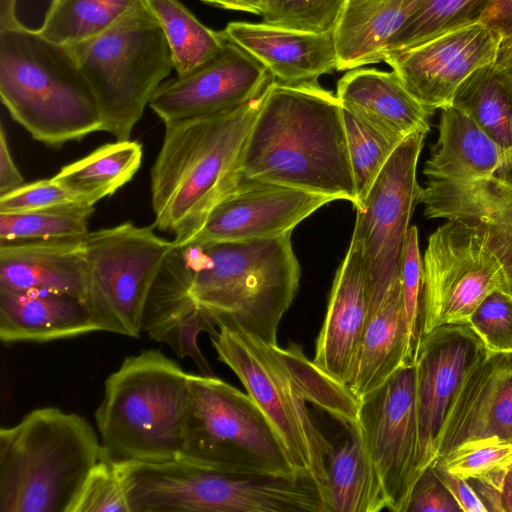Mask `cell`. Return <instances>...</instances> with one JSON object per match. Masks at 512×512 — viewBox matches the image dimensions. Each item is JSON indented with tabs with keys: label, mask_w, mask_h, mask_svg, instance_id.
<instances>
[{
	"label": "cell",
	"mask_w": 512,
	"mask_h": 512,
	"mask_svg": "<svg viewBox=\"0 0 512 512\" xmlns=\"http://www.w3.org/2000/svg\"><path fill=\"white\" fill-rule=\"evenodd\" d=\"M422 279L423 259L420 255L418 229L416 226H411L406 234L400 263V282L408 323V353L411 363H415L423 337Z\"/></svg>",
	"instance_id": "obj_40"
},
{
	"label": "cell",
	"mask_w": 512,
	"mask_h": 512,
	"mask_svg": "<svg viewBox=\"0 0 512 512\" xmlns=\"http://www.w3.org/2000/svg\"><path fill=\"white\" fill-rule=\"evenodd\" d=\"M95 331L99 329L81 298L44 290L0 287L3 343H44Z\"/></svg>",
	"instance_id": "obj_25"
},
{
	"label": "cell",
	"mask_w": 512,
	"mask_h": 512,
	"mask_svg": "<svg viewBox=\"0 0 512 512\" xmlns=\"http://www.w3.org/2000/svg\"><path fill=\"white\" fill-rule=\"evenodd\" d=\"M291 235L179 246L184 294L219 319L277 344L301 277Z\"/></svg>",
	"instance_id": "obj_4"
},
{
	"label": "cell",
	"mask_w": 512,
	"mask_h": 512,
	"mask_svg": "<svg viewBox=\"0 0 512 512\" xmlns=\"http://www.w3.org/2000/svg\"><path fill=\"white\" fill-rule=\"evenodd\" d=\"M246 178L357 204L343 108L317 80L269 86L239 163Z\"/></svg>",
	"instance_id": "obj_2"
},
{
	"label": "cell",
	"mask_w": 512,
	"mask_h": 512,
	"mask_svg": "<svg viewBox=\"0 0 512 512\" xmlns=\"http://www.w3.org/2000/svg\"><path fill=\"white\" fill-rule=\"evenodd\" d=\"M425 136L414 133L398 145L356 209L351 239L363 248L369 306L384 297L400 274L410 218L419 204L416 172Z\"/></svg>",
	"instance_id": "obj_13"
},
{
	"label": "cell",
	"mask_w": 512,
	"mask_h": 512,
	"mask_svg": "<svg viewBox=\"0 0 512 512\" xmlns=\"http://www.w3.org/2000/svg\"><path fill=\"white\" fill-rule=\"evenodd\" d=\"M512 80V37L504 36L494 61Z\"/></svg>",
	"instance_id": "obj_50"
},
{
	"label": "cell",
	"mask_w": 512,
	"mask_h": 512,
	"mask_svg": "<svg viewBox=\"0 0 512 512\" xmlns=\"http://www.w3.org/2000/svg\"><path fill=\"white\" fill-rule=\"evenodd\" d=\"M419 0H346L334 28L337 71L384 61Z\"/></svg>",
	"instance_id": "obj_28"
},
{
	"label": "cell",
	"mask_w": 512,
	"mask_h": 512,
	"mask_svg": "<svg viewBox=\"0 0 512 512\" xmlns=\"http://www.w3.org/2000/svg\"><path fill=\"white\" fill-rule=\"evenodd\" d=\"M512 461V443L473 446L437 458L433 463L465 479L475 478Z\"/></svg>",
	"instance_id": "obj_42"
},
{
	"label": "cell",
	"mask_w": 512,
	"mask_h": 512,
	"mask_svg": "<svg viewBox=\"0 0 512 512\" xmlns=\"http://www.w3.org/2000/svg\"><path fill=\"white\" fill-rule=\"evenodd\" d=\"M431 466L455 497L463 512H487L483 502L467 479L457 476L434 463Z\"/></svg>",
	"instance_id": "obj_46"
},
{
	"label": "cell",
	"mask_w": 512,
	"mask_h": 512,
	"mask_svg": "<svg viewBox=\"0 0 512 512\" xmlns=\"http://www.w3.org/2000/svg\"><path fill=\"white\" fill-rule=\"evenodd\" d=\"M336 96L343 109L399 143L430 130L434 112L405 88L393 70H351L339 79Z\"/></svg>",
	"instance_id": "obj_23"
},
{
	"label": "cell",
	"mask_w": 512,
	"mask_h": 512,
	"mask_svg": "<svg viewBox=\"0 0 512 512\" xmlns=\"http://www.w3.org/2000/svg\"><path fill=\"white\" fill-rule=\"evenodd\" d=\"M225 36L282 83L317 80L337 70L334 30L310 32L264 22H230Z\"/></svg>",
	"instance_id": "obj_22"
},
{
	"label": "cell",
	"mask_w": 512,
	"mask_h": 512,
	"mask_svg": "<svg viewBox=\"0 0 512 512\" xmlns=\"http://www.w3.org/2000/svg\"><path fill=\"white\" fill-rule=\"evenodd\" d=\"M503 36L476 22L385 59L405 88L432 110L450 106L462 82L495 61Z\"/></svg>",
	"instance_id": "obj_17"
},
{
	"label": "cell",
	"mask_w": 512,
	"mask_h": 512,
	"mask_svg": "<svg viewBox=\"0 0 512 512\" xmlns=\"http://www.w3.org/2000/svg\"><path fill=\"white\" fill-rule=\"evenodd\" d=\"M507 36H510V37H512V32H511V33H510L509 35H507Z\"/></svg>",
	"instance_id": "obj_52"
},
{
	"label": "cell",
	"mask_w": 512,
	"mask_h": 512,
	"mask_svg": "<svg viewBox=\"0 0 512 512\" xmlns=\"http://www.w3.org/2000/svg\"><path fill=\"white\" fill-rule=\"evenodd\" d=\"M149 0H52L38 31L66 46L89 40L122 21Z\"/></svg>",
	"instance_id": "obj_32"
},
{
	"label": "cell",
	"mask_w": 512,
	"mask_h": 512,
	"mask_svg": "<svg viewBox=\"0 0 512 512\" xmlns=\"http://www.w3.org/2000/svg\"><path fill=\"white\" fill-rule=\"evenodd\" d=\"M504 151L465 112L440 109L438 138L423 174L427 179L469 181L495 176Z\"/></svg>",
	"instance_id": "obj_27"
},
{
	"label": "cell",
	"mask_w": 512,
	"mask_h": 512,
	"mask_svg": "<svg viewBox=\"0 0 512 512\" xmlns=\"http://www.w3.org/2000/svg\"><path fill=\"white\" fill-rule=\"evenodd\" d=\"M218 316L194 303L186 309L166 315L142 326V331L168 345L180 357L190 358L205 376H215L198 346V336L206 332L210 337L218 333Z\"/></svg>",
	"instance_id": "obj_36"
},
{
	"label": "cell",
	"mask_w": 512,
	"mask_h": 512,
	"mask_svg": "<svg viewBox=\"0 0 512 512\" xmlns=\"http://www.w3.org/2000/svg\"><path fill=\"white\" fill-rule=\"evenodd\" d=\"M131 512H326L308 476L236 473L186 458L119 460Z\"/></svg>",
	"instance_id": "obj_8"
},
{
	"label": "cell",
	"mask_w": 512,
	"mask_h": 512,
	"mask_svg": "<svg viewBox=\"0 0 512 512\" xmlns=\"http://www.w3.org/2000/svg\"><path fill=\"white\" fill-rule=\"evenodd\" d=\"M17 0H0V31L21 25L16 15Z\"/></svg>",
	"instance_id": "obj_51"
},
{
	"label": "cell",
	"mask_w": 512,
	"mask_h": 512,
	"mask_svg": "<svg viewBox=\"0 0 512 512\" xmlns=\"http://www.w3.org/2000/svg\"><path fill=\"white\" fill-rule=\"evenodd\" d=\"M71 47L98 104L104 131L129 140L145 106L173 67L149 2L107 31Z\"/></svg>",
	"instance_id": "obj_9"
},
{
	"label": "cell",
	"mask_w": 512,
	"mask_h": 512,
	"mask_svg": "<svg viewBox=\"0 0 512 512\" xmlns=\"http://www.w3.org/2000/svg\"><path fill=\"white\" fill-rule=\"evenodd\" d=\"M496 443H512V351L489 352L470 374L449 414L437 458Z\"/></svg>",
	"instance_id": "obj_19"
},
{
	"label": "cell",
	"mask_w": 512,
	"mask_h": 512,
	"mask_svg": "<svg viewBox=\"0 0 512 512\" xmlns=\"http://www.w3.org/2000/svg\"><path fill=\"white\" fill-rule=\"evenodd\" d=\"M269 86L235 109L164 124L151 169V199L154 226L173 234L176 246L195 238L212 208L237 183L244 146Z\"/></svg>",
	"instance_id": "obj_3"
},
{
	"label": "cell",
	"mask_w": 512,
	"mask_h": 512,
	"mask_svg": "<svg viewBox=\"0 0 512 512\" xmlns=\"http://www.w3.org/2000/svg\"><path fill=\"white\" fill-rule=\"evenodd\" d=\"M408 343V323L399 274L384 297L369 306L350 386L359 400L379 388L402 366L412 364Z\"/></svg>",
	"instance_id": "obj_26"
},
{
	"label": "cell",
	"mask_w": 512,
	"mask_h": 512,
	"mask_svg": "<svg viewBox=\"0 0 512 512\" xmlns=\"http://www.w3.org/2000/svg\"><path fill=\"white\" fill-rule=\"evenodd\" d=\"M480 22L498 31L503 37L512 32V0H491Z\"/></svg>",
	"instance_id": "obj_48"
},
{
	"label": "cell",
	"mask_w": 512,
	"mask_h": 512,
	"mask_svg": "<svg viewBox=\"0 0 512 512\" xmlns=\"http://www.w3.org/2000/svg\"><path fill=\"white\" fill-rule=\"evenodd\" d=\"M103 455L84 417L57 407L30 411L0 429V512H70Z\"/></svg>",
	"instance_id": "obj_6"
},
{
	"label": "cell",
	"mask_w": 512,
	"mask_h": 512,
	"mask_svg": "<svg viewBox=\"0 0 512 512\" xmlns=\"http://www.w3.org/2000/svg\"><path fill=\"white\" fill-rule=\"evenodd\" d=\"M0 97L12 119L47 146L104 131L71 47L23 24L0 31Z\"/></svg>",
	"instance_id": "obj_5"
},
{
	"label": "cell",
	"mask_w": 512,
	"mask_h": 512,
	"mask_svg": "<svg viewBox=\"0 0 512 512\" xmlns=\"http://www.w3.org/2000/svg\"><path fill=\"white\" fill-rule=\"evenodd\" d=\"M202 1L206 2V0H202Z\"/></svg>",
	"instance_id": "obj_53"
},
{
	"label": "cell",
	"mask_w": 512,
	"mask_h": 512,
	"mask_svg": "<svg viewBox=\"0 0 512 512\" xmlns=\"http://www.w3.org/2000/svg\"><path fill=\"white\" fill-rule=\"evenodd\" d=\"M369 312V293L359 241L351 239L328 299L318 334L314 363L338 382L351 386Z\"/></svg>",
	"instance_id": "obj_20"
},
{
	"label": "cell",
	"mask_w": 512,
	"mask_h": 512,
	"mask_svg": "<svg viewBox=\"0 0 512 512\" xmlns=\"http://www.w3.org/2000/svg\"><path fill=\"white\" fill-rule=\"evenodd\" d=\"M343 108V107H342ZM358 209L384 165L400 144L343 109Z\"/></svg>",
	"instance_id": "obj_37"
},
{
	"label": "cell",
	"mask_w": 512,
	"mask_h": 512,
	"mask_svg": "<svg viewBox=\"0 0 512 512\" xmlns=\"http://www.w3.org/2000/svg\"><path fill=\"white\" fill-rule=\"evenodd\" d=\"M24 184V178L18 170L7 141L3 125L0 128V195H4Z\"/></svg>",
	"instance_id": "obj_47"
},
{
	"label": "cell",
	"mask_w": 512,
	"mask_h": 512,
	"mask_svg": "<svg viewBox=\"0 0 512 512\" xmlns=\"http://www.w3.org/2000/svg\"><path fill=\"white\" fill-rule=\"evenodd\" d=\"M206 3L224 9L260 14L259 0H206Z\"/></svg>",
	"instance_id": "obj_49"
},
{
	"label": "cell",
	"mask_w": 512,
	"mask_h": 512,
	"mask_svg": "<svg viewBox=\"0 0 512 512\" xmlns=\"http://www.w3.org/2000/svg\"><path fill=\"white\" fill-rule=\"evenodd\" d=\"M188 373L158 349L126 357L105 380L95 421L104 455L161 463L182 456Z\"/></svg>",
	"instance_id": "obj_7"
},
{
	"label": "cell",
	"mask_w": 512,
	"mask_h": 512,
	"mask_svg": "<svg viewBox=\"0 0 512 512\" xmlns=\"http://www.w3.org/2000/svg\"><path fill=\"white\" fill-rule=\"evenodd\" d=\"M488 353L467 325H441L423 335L415 360L419 475L436 460L460 391Z\"/></svg>",
	"instance_id": "obj_15"
},
{
	"label": "cell",
	"mask_w": 512,
	"mask_h": 512,
	"mask_svg": "<svg viewBox=\"0 0 512 512\" xmlns=\"http://www.w3.org/2000/svg\"><path fill=\"white\" fill-rule=\"evenodd\" d=\"M69 203L83 202L52 177L0 195V213H23Z\"/></svg>",
	"instance_id": "obj_43"
},
{
	"label": "cell",
	"mask_w": 512,
	"mask_h": 512,
	"mask_svg": "<svg viewBox=\"0 0 512 512\" xmlns=\"http://www.w3.org/2000/svg\"><path fill=\"white\" fill-rule=\"evenodd\" d=\"M94 205L69 203L23 213H0V244L83 238Z\"/></svg>",
	"instance_id": "obj_35"
},
{
	"label": "cell",
	"mask_w": 512,
	"mask_h": 512,
	"mask_svg": "<svg viewBox=\"0 0 512 512\" xmlns=\"http://www.w3.org/2000/svg\"><path fill=\"white\" fill-rule=\"evenodd\" d=\"M83 238L0 244V287L44 290L84 300Z\"/></svg>",
	"instance_id": "obj_24"
},
{
	"label": "cell",
	"mask_w": 512,
	"mask_h": 512,
	"mask_svg": "<svg viewBox=\"0 0 512 512\" xmlns=\"http://www.w3.org/2000/svg\"><path fill=\"white\" fill-rule=\"evenodd\" d=\"M70 512H131L119 460L103 455L89 471Z\"/></svg>",
	"instance_id": "obj_38"
},
{
	"label": "cell",
	"mask_w": 512,
	"mask_h": 512,
	"mask_svg": "<svg viewBox=\"0 0 512 512\" xmlns=\"http://www.w3.org/2000/svg\"><path fill=\"white\" fill-rule=\"evenodd\" d=\"M346 0H259L262 22L310 32L334 30Z\"/></svg>",
	"instance_id": "obj_39"
},
{
	"label": "cell",
	"mask_w": 512,
	"mask_h": 512,
	"mask_svg": "<svg viewBox=\"0 0 512 512\" xmlns=\"http://www.w3.org/2000/svg\"><path fill=\"white\" fill-rule=\"evenodd\" d=\"M172 54L177 75L187 74L215 58L227 37L203 25L178 0H149Z\"/></svg>",
	"instance_id": "obj_33"
},
{
	"label": "cell",
	"mask_w": 512,
	"mask_h": 512,
	"mask_svg": "<svg viewBox=\"0 0 512 512\" xmlns=\"http://www.w3.org/2000/svg\"><path fill=\"white\" fill-rule=\"evenodd\" d=\"M451 105L469 115L504 152L512 147V80L495 62L470 74Z\"/></svg>",
	"instance_id": "obj_31"
},
{
	"label": "cell",
	"mask_w": 512,
	"mask_h": 512,
	"mask_svg": "<svg viewBox=\"0 0 512 512\" xmlns=\"http://www.w3.org/2000/svg\"><path fill=\"white\" fill-rule=\"evenodd\" d=\"M274 80L263 64L227 38L215 58L163 81L149 106L164 124L211 116L243 105Z\"/></svg>",
	"instance_id": "obj_16"
},
{
	"label": "cell",
	"mask_w": 512,
	"mask_h": 512,
	"mask_svg": "<svg viewBox=\"0 0 512 512\" xmlns=\"http://www.w3.org/2000/svg\"><path fill=\"white\" fill-rule=\"evenodd\" d=\"M490 1L419 0L414 11L390 40L386 58L445 33L479 22Z\"/></svg>",
	"instance_id": "obj_34"
},
{
	"label": "cell",
	"mask_w": 512,
	"mask_h": 512,
	"mask_svg": "<svg viewBox=\"0 0 512 512\" xmlns=\"http://www.w3.org/2000/svg\"><path fill=\"white\" fill-rule=\"evenodd\" d=\"M467 480L487 512H512V461L492 472Z\"/></svg>",
	"instance_id": "obj_45"
},
{
	"label": "cell",
	"mask_w": 512,
	"mask_h": 512,
	"mask_svg": "<svg viewBox=\"0 0 512 512\" xmlns=\"http://www.w3.org/2000/svg\"><path fill=\"white\" fill-rule=\"evenodd\" d=\"M327 456V512H379L388 509L386 494L358 425Z\"/></svg>",
	"instance_id": "obj_29"
},
{
	"label": "cell",
	"mask_w": 512,
	"mask_h": 512,
	"mask_svg": "<svg viewBox=\"0 0 512 512\" xmlns=\"http://www.w3.org/2000/svg\"><path fill=\"white\" fill-rule=\"evenodd\" d=\"M331 201L240 175L235 186L212 208L189 244L244 241L292 233L300 222Z\"/></svg>",
	"instance_id": "obj_18"
},
{
	"label": "cell",
	"mask_w": 512,
	"mask_h": 512,
	"mask_svg": "<svg viewBox=\"0 0 512 512\" xmlns=\"http://www.w3.org/2000/svg\"><path fill=\"white\" fill-rule=\"evenodd\" d=\"M497 289L507 292L506 277L484 233L464 221L447 220L428 237L423 257V335L441 325H467Z\"/></svg>",
	"instance_id": "obj_12"
},
{
	"label": "cell",
	"mask_w": 512,
	"mask_h": 512,
	"mask_svg": "<svg viewBox=\"0 0 512 512\" xmlns=\"http://www.w3.org/2000/svg\"><path fill=\"white\" fill-rule=\"evenodd\" d=\"M174 247L152 227L132 222L84 237V302L99 331L139 337L150 291Z\"/></svg>",
	"instance_id": "obj_11"
},
{
	"label": "cell",
	"mask_w": 512,
	"mask_h": 512,
	"mask_svg": "<svg viewBox=\"0 0 512 512\" xmlns=\"http://www.w3.org/2000/svg\"><path fill=\"white\" fill-rule=\"evenodd\" d=\"M357 425L382 482L388 510L406 512L419 477L415 363L402 366L360 400Z\"/></svg>",
	"instance_id": "obj_14"
},
{
	"label": "cell",
	"mask_w": 512,
	"mask_h": 512,
	"mask_svg": "<svg viewBox=\"0 0 512 512\" xmlns=\"http://www.w3.org/2000/svg\"><path fill=\"white\" fill-rule=\"evenodd\" d=\"M406 512H463V510L430 465L417 478Z\"/></svg>",
	"instance_id": "obj_44"
},
{
	"label": "cell",
	"mask_w": 512,
	"mask_h": 512,
	"mask_svg": "<svg viewBox=\"0 0 512 512\" xmlns=\"http://www.w3.org/2000/svg\"><path fill=\"white\" fill-rule=\"evenodd\" d=\"M489 352L512 351V296L497 289L471 314L468 324Z\"/></svg>",
	"instance_id": "obj_41"
},
{
	"label": "cell",
	"mask_w": 512,
	"mask_h": 512,
	"mask_svg": "<svg viewBox=\"0 0 512 512\" xmlns=\"http://www.w3.org/2000/svg\"><path fill=\"white\" fill-rule=\"evenodd\" d=\"M183 458L217 470L301 475L273 427L246 393L215 376L188 373Z\"/></svg>",
	"instance_id": "obj_10"
},
{
	"label": "cell",
	"mask_w": 512,
	"mask_h": 512,
	"mask_svg": "<svg viewBox=\"0 0 512 512\" xmlns=\"http://www.w3.org/2000/svg\"><path fill=\"white\" fill-rule=\"evenodd\" d=\"M210 338L218 359L235 373L273 427L295 470L317 484L327 510L326 461L332 443L316 427L308 404L347 428L357 424L360 400L296 343L269 344L222 319Z\"/></svg>",
	"instance_id": "obj_1"
},
{
	"label": "cell",
	"mask_w": 512,
	"mask_h": 512,
	"mask_svg": "<svg viewBox=\"0 0 512 512\" xmlns=\"http://www.w3.org/2000/svg\"><path fill=\"white\" fill-rule=\"evenodd\" d=\"M138 141L108 143L60 169L54 178L83 203L95 205L128 183L141 166Z\"/></svg>",
	"instance_id": "obj_30"
},
{
	"label": "cell",
	"mask_w": 512,
	"mask_h": 512,
	"mask_svg": "<svg viewBox=\"0 0 512 512\" xmlns=\"http://www.w3.org/2000/svg\"><path fill=\"white\" fill-rule=\"evenodd\" d=\"M418 203L426 218L460 220L480 229L503 266L512 296V184L496 176L469 181L427 179Z\"/></svg>",
	"instance_id": "obj_21"
}]
</instances>
